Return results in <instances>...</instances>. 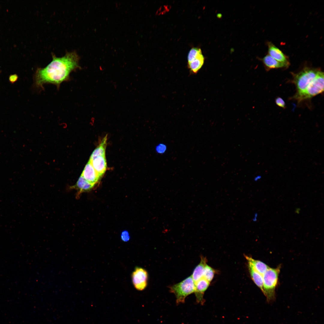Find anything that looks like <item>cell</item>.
Returning <instances> with one entry per match:
<instances>
[{"mask_svg":"<svg viewBox=\"0 0 324 324\" xmlns=\"http://www.w3.org/2000/svg\"><path fill=\"white\" fill-rule=\"evenodd\" d=\"M210 282L203 278L200 279L195 283L194 293L196 298V302L198 303L203 304L204 300L203 296L205 292L208 287Z\"/></svg>","mask_w":324,"mask_h":324,"instance_id":"obj_7","label":"cell"},{"mask_svg":"<svg viewBox=\"0 0 324 324\" xmlns=\"http://www.w3.org/2000/svg\"><path fill=\"white\" fill-rule=\"evenodd\" d=\"M281 266L275 268L269 267L263 276V294L268 302L275 298V290L278 285Z\"/></svg>","mask_w":324,"mask_h":324,"instance_id":"obj_2","label":"cell"},{"mask_svg":"<svg viewBox=\"0 0 324 324\" xmlns=\"http://www.w3.org/2000/svg\"><path fill=\"white\" fill-rule=\"evenodd\" d=\"M204 62V57L201 54L188 63V67L190 72L193 74H196L203 66Z\"/></svg>","mask_w":324,"mask_h":324,"instance_id":"obj_15","label":"cell"},{"mask_svg":"<svg viewBox=\"0 0 324 324\" xmlns=\"http://www.w3.org/2000/svg\"><path fill=\"white\" fill-rule=\"evenodd\" d=\"M1 72V70H0V73Z\"/></svg>","mask_w":324,"mask_h":324,"instance_id":"obj_26","label":"cell"},{"mask_svg":"<svg viewBox=\"0 0 324 324\" xmlns=\"http://www.w3.org/2000/svg\"><path fill=\"white\" fill-rule=\"evenodd\" d=\"M214 273V269L206 264L204 268L203 278L210 282L213 278Z\"/></svg>","mask_w":324,"mask_h":324,"instance_id":"obj_18","label":"cell"},{"mask_svg":"<svg viewBox=\"0 0 324 324\" xmlns=\"http://www.w3.org/2000/svg\"><path fill=\"white\" fill-rule=\"evenodd\" d=\"M319 69L306 67L297 74L293 75V82L295 85L297 92L304 91L316 77Z\"/></svg>","mask_w":324,"mask_h":324,"instance_id":"obj_5","label":"cell"},{"mask_svg":"<svg viewBox=\"0 0 324 324\" xmlns=\"http://www.w3.org/2000/svg\"><path fill=\"white\" fill-rule=\"evenodd\" d=\"M18 76L16 74L11 75L9 77V80L11 83H13L16 81Z\"/></svg>","mask_w":324,"mask_h":324,"instance_id":"obj_23","label":"cell"},{"mask_svg":"<svg viewBox=\"0 0 324 324\" xmlns=\"http://www.w3.org/2000/svg\"><path fill=\"white\" fill-rule=\"evenodd\" d=\"M81 175L86 180L95 184L100 178L89 160L86 165Z\"/></svg>","mask_w":324,"mask_h":324,"instance_id":"obj_9","label":"cell"},{"mask_svg":"<svg viewBox=\"0 0 324 324\" xmlns=\"http://www.w3.org/2000/svg\"><path fill=\"white\" fill-rule=\"evenodd\" d=\"M324 91V73L320 71L315 79L304 91L296 93L293 98L299 102L310 98Z\"/></svg>","mask_w":324,"mask_h":324,"instance_id":"obj_3","label":"cell"},{"mask_svg":"<svg viewBox=\"0 0 324 324\" xmlns=\"http://www.w3.org/2000/svg\"><path fill=\"white\" fill-rule=\"evenodd\" d=\"M170 291L173 293L176 298L177 304L184 303L189 295L195 290V283L191 277L189 276L183 281L169 287Z\"/></svg>","mask_w":324,"mask_h":324,"instance_id":"obj_4","label":"cell"},{"mask_svg":"<svg viewBox=\"0 0 324 324\" xmlns=\"http://www.w3.org/2000/svg\"><path fill=\"white\" fill-rule=\"evenodd\" d=\"M275 102L276 105L282 108L286 107L285 103L283 99L280 97H278L275 99Z\"/></svg>","mask_w":324,"mask_h":324,"instance_id":"obj_20","label":"cell"},{"mask_svg":"<svg viewBox=\"0 0 324 324\" xmlns=\"http://www.w3.org/2000/svg\"><path fill=\"white\" fill-rule=\"evenodd\" d=\"M200 48H193L189 51L188 56V62H190L202 54Z\"/></svg>","mask_w":324,"mask_h":324,"instance_id":"obj_19","label":"cell"},{"mask_svg":"<svg viewBox=\"0 0 324 324\" xmlns=\"http://www.w3.org/2000/svg\"><path fill=\"white\" fill-rule=\"evenodd\" d=\"M248 263L250 274L252 280L263 293V276L253 268L250 263L248 262Z\"/></svg>","mask_w":324,"mask_h":324,"instance_id":"obj_16","label":"cell"},{"mask_svg":"<svg viewBox=\"0 0 324 324\" xmlns=\"http://www.w3.org/2000/svg\"><path fill=\"white\" fill-rule=\"evenodd\" d=\"M261 178V176H257L254 178V180L255 181H257Z\"/></svg>","mask_w":324,"mask_h":324,"instance_id":"obj_25","label":"cell"},{"mask_svg":"<svg viewBox=\"0 0 324 324\" xmlns=\"http://www.w3.org/2000/svg\"><path fill=\"white\" fill-rule=\"evenodd\" d=\"M131 277L133 284L137 290H142L146 287L148 274L146 270L136 267L132 272Z\"/></svg>","mask_w":324,"mask_h":324,"instance_id":"obj_6","label":"cell"},{"mask_svg":"<svg viewBox=\"0 0 324 324\" xmlns=\"http://www.w3.org/2000/svg\"><path fill=\"white\" fill-rule=\"evenodd\" d=\"M79 58L74 52H68L63 56L58 57L52 55V61L44 68H38L34 76V84L43 88L44 85L51 84L58 88L63 82L70 79V74L80 67Z\"/></svg>","mask_w":324,"mask_h":324,"instance_id":"obj_1","label":"cell"},{"mask_svg":"<svg viewBox=\"0 0 324 324\" xmlns=\"http://www.w3.org/2000/svg\"><path fill=\"white\" fill-rule=\"evenodd\" d=\"M248 262L251 264L253 268L262 276L270 267L263 262L259 260H255L251 257L245 255Z\"/></svg>","mask_w":324,"mask_h":324,"instance_id":"obj_13","label":"cell"},{"mask_svg":"<svg viewBox=\"0 0 324 324\" xmlns=\"http://www.w3.org/2000/svg\"><path fill=\"white\" fill-rule=\"evenodd\" d=\"M122 239L124 242L128 241L130 239V236L128 232L126 231L122 232L121 235Z\"/></svg>","mask_w":324,"mask_h":324,"instance_id":"obj_21","label":"cell"},{"mask_svg":"<svg viewBox=\"0 0 324 324\" xmlns=\"http://www.w3.org/2000/svg\"><path fill=\"white\" fill-rule=\"evenodd\" d=\"M268 46L269 56L280 62L289 64L287 58L279 48L271 42H268Z\"/></svg>","mask_w":324,"mask_h":324,"instance_id":"obj_10","label":"cell"},{"mask_svg":"<svg viewBox=\"0 0 324 324\" xmlns=\"http://www.w3.org/2000/svg\"><path fill=\"white\" fill-rule=\"evenodd\" d=\"M265 67L267 70L272 69L286 68L288 67L290 64L280 62L269 56L267 55L261 59Z\"/></svg>","mask_w":324,"mask_h":324,"instance_id":"obj_12","label":"cell"},{"mask_svg":"<svg viewBox=\"0 0 324 324\" xmlns=\"http://www.w3.org/2000/svg\"><path fill=\"white\" fill-rule=\"evenodd\" d=\"M94 185L95 184L91 183L86 180L81 175L75 184L70 186V188L71 189H75L77 191L76 198L78 199L82 193L90 190Z\"/></svg>","mask_w":324,"mask_h":324,"instance_id":"obj_8","label":"cell"},{"mask_svg":"<svg viewBox=\"0 0 324 324\" xmlns=\"http://www.w3.org/2000/svg\"><path fill=\"white\" fill-rule=\"evenodd\" d=\"M107 140L106 135L104 137L99 146L93 151L90 156L89 160H92L94 158L98 156L105 155Z\"/></svg>","mask_w":324,"mask_h":324,"instance_id":"obj_17","label":"cell"},{"mask_svg":"<svg viewBox=\"0 0 324 324\" xmlns=\"http://www.w3.org/2000/svg\"><path fill=\"white\" fill-rule=\"evenodd\" d=\"M89 160L94 170L101 177L106 169L107 164L105 155L98 156L92 160Z\"/></svg>","mask_w":324,"mask_h":324,"instance_id":"obj_11","label":"cell"},{"mask_svg":"<svg viewBox=\"0 0 324 324\" xmlns=\"http://www.w3.org/2000/svg\"><path fill=\"white\" fill-rule=\"evenodd\" d=\"M258 217V214L257 213H255L254 215L253 218V221L255 222L257 220V218Z\"/></svg>","mask_w":324,"mask_h":324,"instance_id":"obj_24","label":"cell"},{"mask_svg":"<svg viewBox=\"0 0 324 324\" xmlns=\"http://www.w3.org/2000/svg\"><path fill=\"white\" fill-rule=\"evenodd\" d=\"M207 262L206 257H201L200 263L195 268L191 276L194 283L203 278L204 268Z\"/></svg>","mask_w":324,"mask_h":324,"instance_id":"obj_14","label":"cell"},{"mask_svg":"<svg viewBox=\"0 0 324 324\" xmlns=\"http://www.w3.org/2000/svg\"><path fill=\"white\" fill-rule=\"evenodd\" d=\"M156 148L157 151L159 153H164L166 149L165 146L162 144L158 145Z\"/></svg>","mask_w":324,"mask_h":324,"instance_id":"obj_22","label":"cell"}]
</instances>
